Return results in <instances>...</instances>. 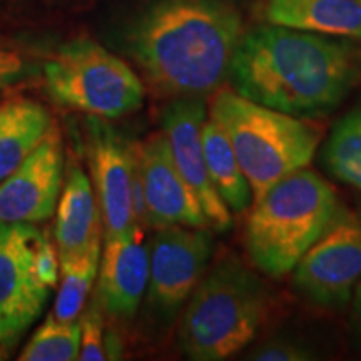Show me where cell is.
<instances>
[{
	"mask_svg": "<svg viewBox=\"0 0 361 361\" xmlns=\"http://www.w3.org/2000/svg\"><path fill=\"white\" fill-rule=\"evenodd\" d=\"M361 54L345 40L281 25L243 35L229 80L243 97L295 117L326 116L358 82Z\"/></svg>",
	"mask_w": 361,
	"mask_h": 361,
	"instance_id": "obj_1",
	"label": "cell"
},
{
	"mask_svg": "<svg viewBox=\"0 0 361 361\" xmlns=\"http://www.w3.org/2000/svg\"><path fill=\"white\" fill-rule=\"evenodd\" d=\"M243 35V19L224 0H157L135 22L130 52L162 94L200 97L218 90Z\"/></svg>",
	"mask_w": 361,
	"mask_h": 361,
	"instance_id": "obj_2",
	"label": "cell"
},
{
	"mask_svg": "<svg viewBox=\"0 0 361 361\" xmlns=\"http://www.w3.org/2000/svg\"><path fill=\"white\" fill-rule=\"evenodd\" d=\"M338 214L336 192L308 168L279 180L252 202L245 245L251 263L271 278L295 271Z\"/></svg>",
	"mask_w": 361,
	"mask_h": 361,
	"instance_id": "obj_3",
	"label": "cell"
},
{
	"mask_svg": "<svg viewBox=\"0 0 361 361\" xmlns=\"http://www.w3.org/2000/svg\"><path fill=\"white\" fill-rule=\"evenodd\" d=\"M209 117L231 141L255 202L281 179L308 168L318 151L319 130L313 124L243 97L234 89L214 90Z\"/></svg>",
	"mask_w": 361,
	"mask_h": 361,
	"instance_id": "obj_4",
	"label": "cell"
},
{
	"mask_svg": "<svg viewBox=\"0 0 361 361\" xmlns=\"http://www.w3.org/2000/svg\"><path fill=\"white\" fill-rule=\"evenodd\" d=\"M264 310L261 279L238 259H221L189 296L179 326L180 348L194 361L231 358L258 335Z\"/></svg>",
	"mask_w": 361,
	"mask_h": 361,
	"instance_id": "obj_5",
	"label": "cell"
},
{
	"mask_svg": "<svg viewBox=\"0 0 361 361\" xmlns=\"http://www.w3.org/2000/svg\"><path fill=\"white\" fill-rule=\"evenodd\" d=\"M44 84L61 106L104 119L123 117L144 102V85L137 74L90 39L62 45L45 62Z\"/></svg>",
	"mask_w": 361,
	"mask_h": 361,
	"instance_id": "obj_6",
	"label": "cell"
},
{
	"mask_svg": "<svg viewBox=\"0 0 361 361\" xmlns=\"http://www.w3.org/2000/svg\"><path fill=\"white\" fill-rule=\"evenodd\" d=\"M45 236L30 223L0 221V346L12 350L37 322L49 298L39 278V247Z\"/></svg>",
	"mask_w": 361,
	"mask_h": 361,
	"instance_id": "obj_7",
	"label": "cell"
},
{
	"mask_svg": "<svg viewBox=\"0 0 361 361\" xmlns=\"http://www.w3.org/2000/svg\"><path fill=\"white\" fill-rule=\"evenodd\" d=\"M361 281V216L341 214L295 268L293 284L322 308L348 305Z\"/></svg>",
	"mask_w": 361,
	"mask_h": 361,
	"instance_id": "obj_8",
	"label": "cell"
},
{
	"mask_svg": "<svg viewBox=\"0 0 361 361\" xmlns=\"http://www.w3.org/2000/svg\"><path fill=\"white\" fill-rule=\"evenodd\" d=\"M213 251L206 228L169 226L157 229L149 247L147 296L162 314H173L204 276Z\"/></svg>",
	"mask_w": 361,
	"mask_h": 361,
	"instance_id": "obj_9",
	"label": "cell"
},
{
	"mask_svg": "<svg viewBox=\"0 0 361 361\" xmlns=\"http://www.w3.org/2000/svg\"><path fill=\"white\" fill-rule=\"evenodd\" d=\"M64 144L52 124L39 146L0 183V221L44 223L51 219L62 191Z\"/></svg>",
	"mask_w": 361,
	"mask_h": 361,
	"instance_id": "obj_10",
	"label": "cell"
},
{
	"mask_svg": "<svg viewBox=\"0 0 361 361\" xmlns=\"http://www.w3.org/2000/svg\"><path fill=\"white\" fill-rule=\"evenodd\" d=\"M204 121L206 104L200 97H179L166 109L162 130L168 135L176 166L200 202L209 228L224 233L231 229L233 216L214 189L207 171L202 146Z\"/></svg>",
	"mask_w": 361,
	"mask_h": 361,
	"instance_id": "obj_11",
	"label": "cell"
},
{
	"mask_svg": "<svg viewBox=\"0 0 361 361\" xmlns=\"http://www.w3.org/2000/svg\"><path fill=\"white\" fill-rule=\"evenodd\" d=\"M133 149L146 194L149 228L211 229L200 202L176 166L164 130L151 134L141 144H133Z\"/></svg>",
	"mask_w": 361,
	"mask_h": 361,
	"instance_id": "obj_12",
	"label": "cell"
},
{
	"mask_svg": "<svg viewBox=\"0 0 361 361\" xmlns=\"http://www.w3.org/2000/svg\"><path fill=\"white\" fill-rule=\"evenodd\" d=\"M89 157L104 236L117 238L135 224L130 144H124L109 126L94 116L89 123Z\"/></svg>",
	"mask_w": 361,
	"mask_h": 361,
	"instance_id": "obj_13",
	"label": "cell"
},
{
	"mask_svg": "<svg viewBox=\"0 0 361 361\" xmlns=\"http://www.w3.org/2000/svg\"><path fill=\"white\" fill-rule=\"evenodd\" d=\"M147 283L149 247L142 226L134 224L121 236L106 239L96 293L104 313L117 319L134 318Z\"/></svg>",
	"mask_w": 361,
	"mask_h": 361,
	"instance_id": "obj_14",
	"label": "cell"
},
{
	"mask_svg": "<svg viewBox=\"0 0 361 361\" xmlns=\"http://www.w3.org/2000/svg\"><path fill=\"white\" fill-rule=\"evenodd\" d=\"M102 218L92 184L78 164L67 171L56 207L54 238L59 258H75L101 245Z\"/></svg>",
	"mask_w": 361,
	"mask_h": 361,
	"instance_id": "obj_15",
	"label": "cell"
},
{
	"mask_svg": "<svg viewBox=\"0 0 361 361\" xmlns=\"http://www.w3.org/2000/svg\"><path fill=\"white\" fill-rule=\"evenodd\" d=\"M268 24L361 40V0H266Z\"/></svg>",
	"mask_w": 361,
	"mask_h": 361,
	"instance_id": "obj_16",
	"label": "cell"
},
{
	"mask_svg": "<svg viewBox=\"0 0 361 361\" xmlns=\"http://www.w3.org/2000/svg\"><path fill=\"white\" fill-rule=\"evenodd\" d=\"M52 128L42 104L12 97L0 104V183L20 166Z\"/></svg>",
	"mask_w": 361,
	"mask_h": 361,
	"instance_id": "obj_17",
	"label": "cell"
},
{
	"mask_svg": "<svg viewBox=\"0 0 361 361\" xmlns=\"http://www.w3.org/2000/svg\"><path fill=\"white\" fill-rule=\"evenodd\" d=\"M202 146L209 178L219 197L231 213H245L255 202L251 186L243 173L231 141L211 117L202 126Z\"/></svg>",
	"mask_w": 361,
	"mask_h": 361,
	"instance_id": "obj_18",
	"label": "cell"
},
{
	"mask_svg": "<svg viewBox=\"0 0 361 361\" xmlns=\"http://www.w3.org/2000/svg\"><path fill=\"white\" fill-rule=\"evenodd\" d=\"M99 264L101 245L82 256L61 258V286L52 311L57 322L71 323L80 318V313L87 305L94 279L99 274Z\"/></svg>",
	"mask_w": 361,
	"mask_h": 361,
	"instance_id": "obj_19",
	"label": "cell"
},
{
	"mask_svg": "<svg viewBox=\"0 0 361 361\" xmlns=\"http://www.w3.org/2000/svg\"><path fill=\"white\" fill-rule=\"evenodd\" d=\"M323 164L333 178L361 191V109L333 128L323 147Z\"/></svg>",
	"mask_w": 361,
	"mask_h": 361,
	"instance_id": "obj_20",
	"label": "cell"
},
{
	"mask_svg": "<svg viewBox=\"0 0 361 361\" xmlns=\"http://www.w3.org/2000/svg\"><path fill=\"white\" fill-rule=\"evenodd\" d=\"M80 319L71 323L57 322L51 314L40 324L27 346L22 361H74L79 360Z\"/></svg>",
	"mask_w": 361,
	"mask_h": 361,
	"instance_id": "obj_21",
	"label": "cell"
},
{
	"mask_svg": "<svg viewBox=\"0 0 361 361\" xmlns=\"http://www.w3.org/2000/svg\"><path fill=\"white\" fill-rule=\"evenodd\" d=\"M102 308L99 305L97 298H94L90 303L80 313V361H104L107 360L106 346H104V319Z\"/></svg>",
	"mask_w": 361,
	"mask_h": 361,
	"instance_id": "obj_22",
	"label": "cell"
},
{
	"mask_svg": "<svg viewBox=\"0 0 361 361\" xmlns=\"http://www.w3.org/2000/svg\"><path fill=\"white\" fill-rule=\"evenodd\" d=\"M256 361H306L313 356L305 346L288 340H273L261 345L250 356Z\"/></svg>",
	"mask_w": 361,
	"mask_h": 361,
	"instance_id": "obj_23",
	"label": "cell"
},
{
	"mask_svg": "<svg viewBox=\"0 0 361 361\" xmlns=\"http://www.w3.org/2000/svg\"><path fill=\"white\" fill-rule=\"evenodd\" d=\"M35 266H37L39 278L42 279L45 286L49 290L56 288L59 278H61V258H59L57 246H54L47 238L44 239L39 247Z\"/></svg>",
	"mask_w": 361,
	"mask_h": 361,
	"instance_id": "obj_24",
	"label": "cell"
},
{
	"mask_svg": "<svg viewBox=\"0 0 361 361\" xmlns=\"http://www.w3.org/2000/svg\"><path fill=\"white\" fill-rule=\"evenodd\" d=\"M29 74L30 67L19 52L0 49V90L20 82Z\"/></svg>",
	"mask_w": 361,
	"mask_h": 361,
	"instance_id": "obj_25",
	"label": "cell"
},
{
	"mask_svg": "<svg viewBox=\"0 0 361 361\" xmlns=\"http://www.w3.org/2000/svg\"><path fill=\"white\" fill-rule=\"evenodd\" d=\"M353 310H355L356 319H358V323L361 326V281L356 284V288L353 291Z\"/></svg>",
	"mask_w": 361,
	"mask_h": 361,
	"instance_id": "obj_26",
	"label": "cell"
}]
</instances>
